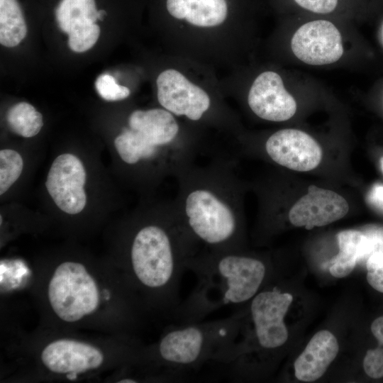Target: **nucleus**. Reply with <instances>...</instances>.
Returning a JSON list of instances; mask_svg holds the SVG:
<instances>
[{"label":"nucleus","mask_w":383,"mask_h":383,"mask_svg":"<svg viewBox=\"0 0 383 383\" xmlns=\"http://www.w3.org/2000/svg\"><path fill=\"white\" fill-rule=\"evenodd\" d=\"M176 178L173 201L196 243L211 250H242L240 187L232 162L218 158L203 166L192 163Z\"/></svg>","instance_id":"nucleus-1"},{"label":"nucleus","mask_w":383,"mask_h":383,"mask_svg":"<svg viewBox=\"0 0 383 383\" xmlns=\"http://www.w3.org/2000/svg\"><path fill=\"white\" fill-rule=\"evenodd\" d=\"M196 283L172 313L179 324L204 321L216 311L250 301L265 281V262L242 250L203 248L188 261Z\"/></svg>","instance_id":"nucleus-2"},{"label":"nucleus","mask_w":383,"mask_h":383,"mask_svg":"<svg viewBox=\"0 0 383 383\" xmlns=\"http://www.w3.org/2000/svg\"><path fill=\"white\" fill-rule=\"evenodd\" d=\"M199 244L184 226L174 204L160 223L143 226L130 247V265L139 284L155 292L172 313L181 302L179 287L189 260Z\"/></svg>","instance_id":"nucleus-3"},{"label":"nucleus","mask_w":383,"mask_h":383,"mask_svg":"<svg viewBox=\"0 0 383 383\" xmlns=\"http://www.w3.org/2000/svg\"><path fill=\"white\" fill-rule=\"evenodd\" d=\"M243 312L228 317L179 324L169 330L155 346V357L174 382L204 363L214 362L235 341Z\"/></svg>","instance_id":"nucleus-4"},{"label":"nucleus","mask_w":383,"mask_h":383,"mask_svg":"<svg viewBox=\"0 0 383 383\" xmlns=\"http://www.w3.org/2000/svg\"><path fill=\"white\" fill-rule=\"evenodd\" d=\"M48 299L55 314L75 322L97 309L99 293L94 278L79 262H65L55 269L48 285Z\"/></svg>","instance_id":"nucleus-5"},{"label":"nucleus","mask_w":383,"mask_h":383,"mask_svg":"<svg viewBox=\"0 0 383 383\" xmlns=\"http://www.w3.org/2000/svg\"><path fill=\"white\" fill-rule=\"evenodd\" d=\"M250 301L251 335L257 347L264 350L282 347L289 337L284 317L293 301L292 295L274 287L259 292Z\"/></svg>","instance_id":"nucleus-6"},{"label":"nucleus","mask_w":383,"mask_h":383,"mask_svg":"<svg viewBox=\"0 0 383 383\" xmlns=\"http://www.w3.org/2000/svg\"><path fill=\"white\" fill-rule=\"evenodd\" d=\"M156 84L160 104L174 116H185L192 121H199L211 109L208 94L176 70L161 72Z\"/></svg>","instance_id":"nucleus-7"},{"label":"nucleus","mask_w":383,"mask_h":383,"mask_svg":"<svg viewBox=\"0 0 383 383\" xmlns=\"http://www.w3.org/2000/svg\"><path fill=\"white\" fill-rule=\"evenodd\" d=\"M294 55L311 65L332 64L342 57V37L337 27L327 20H314L301 26L293 35Z\"/></svg>","instance_id":"nucleus-8"},{"label":"nucleus","mask_w":383,"mask_h":383,"mask_svg":"<svg viewBox=\"0 0 383 383\" xmlns=\"http://www.w3.org/2000/svg\"><path fill=\"white\" fill-rule=\"evenodd\" d=\"M86 171L75 155L65 153L53 161L45 182L47 190L57 207L69 214L80 213L87 203L84 189Z\"/></svg>","instance_id":"nucleus-9"},{"label":"nucleus","mask_w":383,"mask_h":383,"mask_svg":"<svg viewBox=\"0 0 383 383\" xmlns=\"http://www.w3.org/2000/svg\"><path fill=\"white\" fill-rule=\"evenodd\" d=\"M267 157L289 170L306 172L315 169L322 159V149L308 133L286 128L270 135L265 143Z\"/></svg>","instance_id":"nucleus-10"},{"label":"nucleus","mask_w":383,"mask_h":383,"mask_svg":"<svg viewBox=\"0 0 383 383\" xmlns=\"http://www.w3.org/2000/svg\"><path fill=\"white\" fill-rule=\"evenodd\" d=\"M349 211L345 199L334 191L310 185L306 194L291 207L288 218L297 227L311 229L343 218Z\"/></svg>","instance_id":"nucleus-11"},{"label":"nucleus","mask_w":383,"mask_h":383,"mask_svg":"<svg viewBox=\"0 0 383 383\" xmlns=\"http://www.w3.org/2000/svg\"><path fill=\"white\" fill-rule=\"evenodd\" d=\"M248 104L257 116L272 122L287 121L296 111L294 98L286 90L281 77L272 71L257 77L249 91Z\"/></svg>","instance_id":"nucleus-12"},{"label":"nucleus","mask_w":383,"mask_h":383,"mask_svg":"<svg viewBox=\"0 0 383 383\" xmlns=\"http://www.w3.org/2000/svg\"><path fill=\"white\" fill-rule=\"evenodd\" d=\"M41 360L49 370L55 373L78 374L101 366L104 355L91 345L62 339L49 343L43 350Z\"/></svg>","instance_id":"nucleus-13"},{"label":"nucleus","mask_w":383,"mask_h":383,"mask_svg":"<svg viewBox=\"0 0 383 383\" xmlns=\"http://www.w3.org/2000/svg\"><path fill=\"white\" fill-rule=\"evenodd\" d=\"M128 124L158 145L195 148L192 142L181 138L175 116L165 109L133 111L128 116Z\"/></svg>","instance_id":"nucleus-14"},{"label":"nucleus","mask_w":383,"mask_h":383,"mask_svg":"<svg viewBox=\"0 0 383 383\" xmlns=\"http://www.w3.org/2000/svg\"><path fill=\"white\" fill-rule=\"evenodd\" d=\"M339 351L335 336L327 330L317 332L294 363L295 377L311 382L321 377Z\"/></svg>","instance_id":"nucleus-15"},{"label":"nucleus","mask_w":383,"mask_h":383,"mask_svg":"<svg viewBox=\"0 0 383 383\" xmlns=\"http://www.w3.org/2000/svg\"><path fill=\"white\" fill-rule=\"evenodd\" d=\"M163 4L172 18L201 28L223 24L231 9L229 0H164Z\"/></svg>","instance_id":"nucleus-16"},{"label":"nucleus","mask_w":383,"mask_h":383,"mask_svg":"<svg viewBox=\"0 0 383 383\" xmlns=\"http://www.w3.org/2000/svg\"><path fill=\"white\" fill-rule=\"evenodd\" d=\"M339 252L328 264L329 272L336 278L350 274L357 262L368 255L372 248V242L362 232L356 230H345L337 235Z\"/></svg>","instance_id":"nucleus-17"},{"label":"nucleus","mask_w":383,"mask_h":383,"mask_svg":"<svg viewBox=\"0 0 383 383\" xmlns=\"http://www.w3.org/2000/svg\"><path fill=\"white\" fill-rule=\"evenodd\" d=\"M6 120L12 131L25 138L36 135L43 126L42 114L25 101L11 106L7 112Z\"/></svg>","instance_id":"nucleus-18"},{"label":"nucleus","mask_w":383,"mask_h":383,"mask_svg":"<svg viewBox=\"0 0 383 383\" xmlns=\"http://www.w3.org/2000/svg\"><path fill=\"white\" fill-rule=\"evenodd\" d=\"M23 161L20 154L13 150L0 151V194H4L20 177Z\"/></svg>","instance_id":"nucleus-19"},{"label":"nucleus","mask_w":383,"mask_h":383,"mask_svg":"<svg viewBox=\"0 0 383 383\" xmlns=\"http://www.w3.org/2000/svg\"><path fill=\"white\" fill-rule=\"evenodd\" d=\"M94 86L99 95L106 101H120L130 95L128 87L117 84L115 78L108 74L99 76Z\"/></svg>","instance_id":"nucleus-20"},{"label":"nucleus","mask_w":383,"mask_h":383,"mask_svg":"<svg viewBox=\"0 0 383 383\" xmlns=\"http://www.w3.org/2000/svg\"><path fill=\"white\" fill-rule=\"evenodd\" d=\"M367 280L375 290L383 293V252L371 254L366 262Z\"/></svg>","instance_id":"nucleus-21"},{"label":"nucleus","mask_w":383,"mask_h":383,"mask_svg":"<svg viewBox=\"0 0 383 383\" xmlns=\"http://www.w3.org/2000/svg\"><path fill=\"white\" fill-rule=\"evenodd\" d=\"M363 369L371 378L383 377V351L379 347L367 351L363 360Z\"/></svg>","instance_id":"nucleus-22"},{"label":"nucleus","mask_w":383,"mask_h":383,"mask_svg":"<svg viewBox=\"0 0 383 383\" xmlns=\"http://www.w3.org/2000/svg\"><path fill=\"white\" fill-rule=\"evenodd\" d=\"M300 8L318 14L333 13L338 6L340 0H293Z\"/></svg>","instance_id":"nucleus-23"},{"label":"nucleus","mask_w":383,"mask_h":383,"mask_svg":"<svg viewBox=\"0 0 383 383\" xmlns=\"http://www.w3.org/2000/svg\"><path fill=\"white\" fill-rule=\"evenodd\" d=\"M371 331L378 340V347L383 351V316L377 318L371 325Z\"/></svg>","instance_id":"nucleus-24"},{"label":"nucleus","mask_w":383,"mask_h":383,"mask_svg":"<svg viewBox=\"0 0 383 383\" xmlns=\"http://www.w3.org/2000/svg\"><path fill=\"white\" fill-rule=\"evenodd\" d=\"M370 199L383 207V185L375 184L370 194Z\"/></svg>","instance_id":"nucleus-25"},{"label":"nucleus","mask_w":383,"mask_h":383,"mask_svg":"<svg viewBox=\"0 0 383 383\" xmlns=\"http://www.w3.org/2000/svg\"><path fill=\"white\" fill-rule=\"evenodd\" d=\"M77 374L74 372L69 373L67 374V377L70 380L75 379L77 378Z\"/></svg>","instance_id":"nucleus-26"},{"label":"nucleus","mask_w":383,"mask_h":383,"mask_svg":"<svg viewBox=\"0 0 383 383\" xmlns=\"http://www.w3.org/2000/svg\"><path fill=\"white\" fill-rule=\"evenodd\" d=\"M382 170H383V159L382 160Z\"/></svg>","instance_id":"nucleus-27"}]
</instances>
